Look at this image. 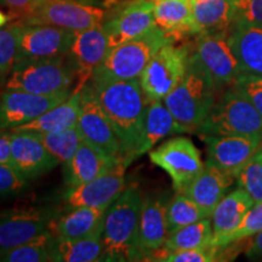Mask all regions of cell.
<instances>
[{
	"label": "cell",
	"instance_id": "1",
	"mask_svg": "<svg viewBox=\"0 0 262 262\" xmlns=\"http://www.w3.org/2000/svg\"><path fill=\"white\" fill-rule=\"evenodd\" d=\"M89 83L122 143L124 162L134 159L145 123L147 100L139 78L118 79L94 70Z\"/></svg>",
	"mask_w": 262,
	"mask_h": 262
},
{
	"label": "cell",
	"instance_id": "2",
	"mask_svg": "<svg viewBox=\"0 0 262 262\" xmlns=\"http://www.w3.org/2000/svg\"><path fill=\"white\" fill-rule=\"evenodd\" d=\"M142 194L136 185L126 186L108 206L103 219L104 261H136L137 227Z\"/></svg>",
	"mask_w": 262,
	"mask_h": 262
},
{
	"label": "cell",
	"instance_id": "3",
	"mask_svg": "<svg viewBox=\"0 0 262 262\" xmlns=\"http://www.w3.org/2000/svg\"><path fill=\"white\" fill-rule=\"evenodd\" d=\"M216 91L205 72L189 57L185 77L163 101L173 118L192 133L215 106Z\"/></svg>",
	"mask_w": 262,
	"mask_h": 262
},
{
	"label": "cell",
	"instance_id": "4",
	"mask_svg": "<svg viewBox=\"0 0 262 262\" xmlns=\"http://www.w3.org/2000/svg\"><path fill=\"white\" fill-rule=\"evenodd\" d=\"M77 70L70 57L24 58L16 62L6 81V89L38 95H55L72 91Z\"/></svg>",
	"mask_w": 262,
	"mask_h": 262
},
{
	"label": "cell",
	"instance_id": "5",
	"mask_svg": "<svg viewBox=\"0 0 262 262\" xmlns=\"http://www.w3.org/2000/svg\"><path fill=\"white\" fill-rule=\"evenodd\" d=\"M198 131L203 136H244L262 141V117L243 95L229 86Z\"/></svg>",
	"mask_w": 262,
	"mask_h": 262
},
{
	"label": "cell",
	"instance_id": "6",
	"mask_svg": "<svg viewBox=\"0 0 262 262\" xmlns=\"http://www.w3.org/2000/svg\"><path fill=\"white\" fill-rule=\"evenodd\" d=\"M173 42L158 26L148 33L112 49L100 70L118 79H136L164 45Z\"/></svg>",
	"mask_w": 262,
	"mask_h": 262
},
{
	"label": "cell",
	"instance_id": "7",
	"mask_svg": "<svg viewBox=\"0 0 262 262\" xmlns=\"http://www.w3.org/2000/svg\"><path fill=\"white\" fill-rule=\"evenodd\" d=\"M189 50L187 47L164 45L153 56L139 77L147 102L162 101L182 80L187 71Z\"/></svg>",
	"mask_w": 262,
	"mask_h": 262
},
{
	"label": "cell",
	"instance_id": "8",
	"mask_svg": "<svg viewBox=\"0 0 262 262\" xmlns=\"http://www.w3.org/2000/svg\"><path fill=\"white\" fill-rule=\"evenodd\" d=\"M112 12L79 0H39L33 14L22 25H49L79 32L102 25Z\"/></svg>",
	"mask_w": 262,
	"mask_h": 262
},
{
	"label": "cell",
	"instance_id": "9",
	"mask_svg": "<svg viewBox=\"0 0 262 262\" xmlns=\"http://www.w3.org/2000/svg\"><path fill=\"white\" fill-rule=\"evenodd\" d=\"M228 37L229 33L196 35L194 51L189 55L205 72L217 91L232 86L242 74Z\"/></svg>",
	"mask_w": 262,
	"mask_h": 262
},
{
	"label": "cell",
	"instance_id": "10",
	"mask_svg": "<svg viewBox=\"0 0 262 262\" xmlns=\"http://www.w3.org/2000/svg\"><path fill=\"white\" fill-rule=\"evenodd\" d=\"M149 159L168 173L176 192L185 191L205 165L194 143L183 136L172 137L150 149Z\"/></svg>",
	"mask_w": 262,
	"mask_h": 262
},
{
	"label": "cell",
	"instance_id": "11",
	"mask_svg": "<svg viewBox=\"0 0 262 262\" xmlns=\"http://www.w3.org/2000/svg\"><path fill=\"white\" fill-rule=\"evenodd\" d=\"M77 127L85 142L104 155L124 160L119 137L97 97L95 96L89 81L80 90V112Z\"/></svg>",
	"mask_w": 262,
	"mask_h": 262
},
{
	"label": "cell",
	"instance_id": "12",
	"mask_svg": "<svg viewBox=\"0 0 262 262\" xmlns=\"http://www.w3.org/2000/svg\"><path fill=\"white\" fill-rule=\"evenodd\" d=\"M60 216L52 208H29L0 212V250L32 241L50 229Z\"/></svg>",
	"mask_w": 262,
	"mask_h": 262
},
{
	"label": "cell",
	"instance_id": "13",
	"mask_svg": "<svg viewBox=\"0 0 262 262\" xmlns=\"http://www.w3.org/2000/svg\"><path fill=\"white\" fill-rule=\"evenodd\" d=\"M71 95L72 91L55 95H38L8 89L0 96V130H12L32 122L63 102Z\"/></svg>",
	"mask_w": 262,
	"mask_h": 262
},
{
	"label": "cell",
	"instance_id": "14",
	"mask_svg": "<svg viewBox=\"0 0 262 262\" xmlns=\"http://www.w3.org/2000/svg\"><path fill=\"white\" fill-rule=\"evenodd\" d=\"M111 50L157 27L155 2L134 0L111 14L103 22Z\"/></svg>",
	"mask_w": 262,
	"mask_h": 262
},
{
	"label": "cell",
	"instance_id": "15",
	"mask_svg": "<svg viewBox=\"0 0 262 262\" xmlns=\"http://www.w3.org/2000/svg\"><path fill=\"white\" fill-rule=\"evenodd\" d=\"M165 195H148L142 199L139 227H137L136 249L139 260L155 256L162 250L169 235Z\"/></svg>",
	"mask_w": 262,
	"mask_h": 262
},
{
	"label": "cell",
	"instance_id": "16",
	"mask_svg": "<svg viewBox=\"0 0 262 262\" xmlns=\"http://www.w3.org/2000/svg\"><path fill=\"white\" fill-rule=\"evenodd\" d=\"M73 37L74 32L55 26L18 25V60L66 56Z\"/></svg>",
	"mask_w": 262,
	"mask_h": 262
},
{
	"label": "cell",
	"instance_id": "17",
	"mask_svg": "<svg viewBox=\"0 0 262 262\" xmlns=\"http://www.w3.org/2000/svg\"><path fill=\"white\" fill-rule=\"evenodd\" d=\"M126 162H119L110 171L77 187L70 188L66 194V203L71 209L108 208L124 191L125 186Z\"/></svg>",
	"mask_w": 262,
	"mask_h": 262
},
{
	"label": "cell",
	"instance_id": "18",
	"mask_svg": "<svg viewBox=\"0 0 262 262\" xmlns=\"http://www.w3.org/2000/svg\"><path fill=\"white\" fill-rule=\"evenodd\" d=\"M110 51V42L103 24L74 32L67 56L74 64L79 78L77 88H83L89 81L95 68L103 63Z\"/></svg>",
	"mask_w": 262,
	"mask_h": 262
},
{
	"label": "cell",
	"instance_id": "19",
	"mask_svg": "<svg viewBox=\"0 0 262 262\" xmlns=\"http://www.w3.org/2000/svg\"><path fill=\"white\" fill-rule=\"evenodd\" d=\"M206 163L237 178L245 164L251 159L262 141L244 136H204Z\"/></svg>",
	"mask_w": 262,
	"mask_h": 262
},
{
	"label": "cell",
	"instance_id": "20",
	"mask_svg": "<svg viewBox=\"0 0 262 262\" xmlns=\"http://www.w3.org/2000/svg\"><path fill=\"white\" fill-rule=\"evenodd\" d=\"M11 164L32 180L51 171L60 162L49 152L35 133L11 131Z\"/></svg>",
	"mask_w": 262,
	"mask_h": 262
},
{
	"label": "cell",
	"instance_id": "21",
	"mask_svg": "<svg viewBox=\"0 0 262 262\" xmlns=\"http://www.w3.org/2000/svg\"><path fill=\"white\" fill-rule=\"evenodd\" d=\"M193 35L231 33L237 21L235 0H192Z\"/></svg>",
	"mask_w": 262,
	"mask_h": 262
},
{
	"label": "cell",
	"instance_id": "22",
	"mask_svg": "<svg viewBox=\"0 0 262 262\" xmlns=\"http://www.w3.org/2000/svg\"><path fill=\"white\" fill-rule=\"evenodd\" d=\"M122 160L113 158L95 148L88 142L80 143L79 148L68 163L64 164V182L70 188L77 187L110 171Z\"/></svg>",
	"mask_w": 262,
	"mask_h": 262
},
{
	"label": "cell",
	"instance_id": "23",
	"mask_svg": "<svg viewBox=\"0 0 262 262\" xmlns=\"http://www.w3.org/2000/svg\"><path fill=\"white\" fill-rule=\"evenodd\" d=\"M228 39L242 73L262 77V25L237 21Z\"/></svg>",
	"mask_w": 262,
	"mask_h": 262
},
{
	"label": "cell",
	"instance_id": "24",
	"mask_svg": "<svg viewBox=\"0 0 262 262\" xmlns=\"http://www.w3.org/2000/svg\"><path fill=\"white\" fill-rule=\"evenodd\" d=\"M234 180V176L205 163L202 172L189 183L183 193L193 199L210 217L216 205L227 194Z\"/></svg>",
	"mask_w": 262,
	"mask_h": 262
},
{
	"label": "cell",
	"instance_id": "25",
	"mask_svg": "<svg viewBox=\"0 0 262 262\" xmlns=\"http://www.w3.org/2000/svg\"><path fill=\"white\" fill-rule=\"evenodd\" d=\"M182 133H191V131L173 118L165 103H163L162 101H149L146 108L142 135L134 155V159L149 152L159 141L165 137Z\"/></svg>",
	"mask_w": 262,
	"mask_h": 262
},
{
	"label": "cell",
	"instance_id": "26",
	"mask_svg": "<svg viewBox=\"0 0 262 262\" xmlns=\"http://www.w3.org/2000/svg\"><path fill=\"white\" fill-rule=\"evenodd\" d=\"M254 205V199L241 187L226 194L210 216L214 233L212 244L217 245L222 238L234 231Z\"/></svg>",
	"mask_w": 262,
	"mask_h": 262
},
{
	"label": "cell",
	"instance_id": "27",
	"mask_svg": "<svg viewBox=\"0 0 262 262\" xmlns=\"http://www.w3.org/2000/svg\"><path fill=\"white\" fill-rule=\"evenodd\" d=\"M80 90L75 88L72 95L63 102L57 104L34 120L10 130L12 133H58L77 126L80 112Z\"/></svg>",
	"mask_w": 262,
	"mask_h": 262
},
{
	"label": "cell",
	"instance_id": "28",
	"mask_svg": "<svg viewBox=\"0 0 262 262\" xmlns=\"http://www.w3.org/2000/svg\"><path fill=\"white\" fill-rule=\"evenodd\" d=\"M108 208H80L72 209L51 224L50 231L58 239H79L93 234L102 228L103 219Z\"/></svg>",
	"mask_w": 262,
	"mask_h": 262
},
{
	"label": "cell",
	"instance_id": "29",
	"mask_svg": "<svg viewBox=\"0 0 262 262\" xmlns=\"http://www.w3.org/2000/svg\"><path fill=\"white\" fill-rule=\"evenodd\" d=\"M155 21L173 41L193 35L192 0H156Z\"/></svg>",
	"mask_w": 262,
	"mask_h": 262
},
{
	"label": "cell",
	"instance_id": "30",
	"mask_svg": "<svg viewBox=\"0 0 262 262\" xmlns=\"http://www.w3.org/2000/svg\"><path fill=\"white\" fill-rule=\"evenodd\" d=\"M103 228V226H102ZM102 228L88 237L79 239H58L55 237L52 261L95 262L104 260Z\"/></svg>",
	"mask_w": 262,
	"mask_h": 262
},
{
	"label": "cell",
	"instance_id": "31",
	"mask_svg": "<svg viewBox=\"0 0 262 262\" xmlns=\"http://www.w3.org/2000/svg\"><path fill=\"white\" fill-rule=\"evenodd\" d=\"M212 241H214V233H212L211 220H209V217L203 219L194 224L170 232L165 244L156 255L155 260L163 261V257L170 251L210 247Z\"/></svg>",
	"mask_w": 262,
	"mask_h": 262
},
{
	"label": "cell",
	"instance_id": "32",
	"mask_svg": "<svg viewBox=\"0 0 262 262\" xmlns=\"http://www.w3.org/2000/svg\"><path fill=\"white\" fill-rule=\"evenodd\" d=\"M55 235L52 232H44L27 243L18 247L0 250V261L5 262H45L52 261V247Z\"/></svg>",
	"mask_w": 262,
	"mask_h": 262
},
{
	"label": "cell",
	"instance_id": "33",
	"mask_svg": "<svg viewBox=\"0 0 262 262\" xmlns=\"http://www.w3.org/2000/svg\"><path fill=\"white\" fill-rule=\"evenodd\" d=\"M208 217L209 215L201 206L183 192H178V194L168 203L166 220H168L169 233L175 229Z\"/></svg>",
	"mask_w": 262,
	"mask_h": 262
},
{
	"label": "cell",
	"instance_id": "34",
	"mask_svg": "<svg viewBox=\"0 0 262 262\" xmlns=\"http://www.w3.org/2000/svg\"><path fill=\"white\" fill-rule=\"evenodd\" d=\"M44 146L62 164L68 163L83 142L77 126L58 133H35Z\"/></svg>",
	"mask_w": 262,
	"mask_h": 262
},
{
	"label": "cell",
	"instance_id": "35",
	"mask_svg": "<svg viewBox=\"0 0 262 262\" xmlns=\"http://www.w3.org/2000/svg\"><path fill=\"white\" fill-rule=\"evenodd\" d=\"M235 180L238 187L248 192V194L254 199L255 204L262 203V155L258 149L239 171Z\"/></svg>",
	"mask_w": 262,
	"mask_h": 262
},
{
	"label": "cell",
	"instance_id": "36",
	"mask_svg": "<svg viewBox=\"0 0 262 262\" xmlns=\"http://www.w3.org/2000/svg\"><path fill=\"white\" fill-rule=\"evenodd\" d=\"M18 61V25L0 27V75L10 74Z\"/></svg>",
	"mask_w": 262,
	"mask_h": 262
},
{
	"label": "cell",
	"instance_id": "37",
	"mask_svg": "<svg viewBox=\"0 0 262 262\" xmlns=\"http://www.w3.org/2000/svg\"><path fill=\"white\" fill-rule=\"evenodd\" d=\"M262 229V203H257L249 210L234 231L219 242L216 247H227L232 243H238L245 238L253 237Z\"/></svg>",
	"mask_w": 262,
	"mask_h": 262
},
{
	"label": "cell",
	"instance_id": "38",
	"mask_svg": "<svg viewBox=\"0 0 262 262\" xmlns=\"http://www.w3.org/2000/svg\"><path fill=\"white\" fill-rule=\"evenodd\" d=\"M225 248L210 245L206 248L187 249V250L170 251L163 257L166 262H212L224 260Z\"/></svg>",
	"mask_w": 262,
	"mask_h": 262
},
{
	"label": "cell",
	"instance_id": "39",
	"mask_svg": "<svg viewBox=\"0 0 262 262\" xmlns=\"http://www.w3.org/2000/svg\"><path fill=\"white\" fill-rule=\"evenodd\" d=\"M28 186L29 179L12 164H0V196L21 194Z\"/></svg>",
	"mask_w": 262,
	"mask_h": 262
},
{
	"label": "cell",
	"instance_id": "40",
	"mask_svg": "<svg viewBox=\"0 0 262 262\" xmlns=\"http://www.w3.org/2000/svg\"><path fill=\"white\" fill-rule=\"evenodd\" d=\"M232 86L243 95L262 117V77L242 73Z\"/></svg>",
	"mask_w": 262,
	"mask_h": 262
},
{
	"label": "cell",
	"instance_id": "41",
	"mask_svg": "<svg viewBox=\"0 0 262 262\" xmlns=\"http://www.w3.org/2000/svg\"><path fill=\"white\" fill-rule=\"evenodd\" d=\"M39 0H0V5L9 12L14 24L22 25L37 8Z\"/></svg>",
	"mask_w": 262,
	"mask_h": 262
},
{
	"label": "cell",
	"instance_id": "42",
	"mask_svg": "<svg viewBox=\"0 0 262 262\" xmlns=\"http://www.w3.org/2000/svg\"><path fill=\"white\" fill-rule=\"evenodd\" d=\"M235 4L237 21L262 25V0H235Z\"/></svg>",
	"mask_w": 262,
	"mask_h": 262
},
{
	"label": "cell",
	"instance_id": "43",
	"mask_svg": "<svg viewBox=\"0 0 262 262\" xmlns=\"http://www.w3.org/2000/svg\"><path fill=\"white\" fill-rule=\"evenodd\" d=\"M11 164V133H0V164Z\"/></svg>",
	"mask_w": 262,
	"mask_h": 262
},
{
	"label": "cell",
	"instance_id": "44",
	"mask_svg": "<svg viewBox=\"0 0 262 262\" xmlns=\"http://www.w3.org/2000/svg\"><path fill=\"white\" fill-rule=\"evenodd\" d=\"M245 254L249 258L261 257L262 256V229L254 235V239L251 243L248 245Z\"/></svg>",
	"mask_w": 262,
	"mask_h": 262
},
{
	"label": "cell",
	"instance_id": "45",
	"mask_svg": "<svg viewBox=\"0 0 262 262\" xmlns=\"http://www.w3.org/2000/svg\"><path fill=\"white\" fill-rule=\"evenodd\" d=\"M9 19H10L9 16L5 15L4 12L0 10V27H4V26L9 22Z\"/></svg>",
	"mask_w": 262,
	"mask_h": 262
},
{
	"label": "cell",
	"instance_id": "46",
	"mask_svg": "<svg viewBox=\"0 0 262 262\" xmlns=\"http://www.w3.org/2000/svg\"><path fill=\"white\" fill-rule=\"evenodd\" d=\"M261 145H262V143H261ZM258 152H260L262 155V146H260V148H258Z\"/></svg>",
	"mask_w": 262,
	"mask_h": 262
},
{
	"label": "cell",
	"instance_id": "47",
	"mask_svg": "<svg viewBox=\"0 0 262 262\" xmlns=\"http://www.w3.org/2000/svg\"><path fill=\"white\" fill-rule=\"evenodd\" d=\"M155 2H156V0H155Z\"/></svg>",
	"mask_w": 262,
	"mask_h": 262
}]
</instances>
